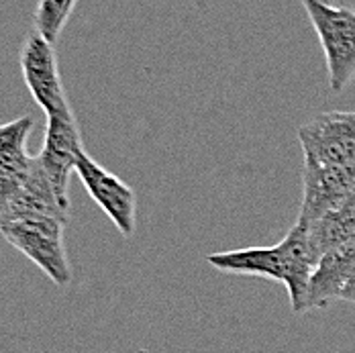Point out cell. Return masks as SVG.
I'll list each match as a JSON object with an SVG mask.
<instances>
[{
	"mask_svg": "<svg viewBox=\"0 0 355 353\" xmlns=\"http://www.w3.org/2000/svg\"><path fill=\"white\" fill-rule=\"evenodd\" d=\"M341 300H347V302H354L355 304V272L352 274V278L347 280L343 292H341Z\"/></svg>",
	"mask_w": 355,
	"mask_h": 353,
	"instance_id": "14",
	"label": "cell"
},
{
	"mask_svg": "<svg viewBox=\"0 0 355 353\" xmlns=\"http://www.w3.org/2000/svg\"><path fill=\"white\" fill-rule=\"evenodd\" d=\"M300 223V221H298ZM309 239L313 243V248L317 249L320 257L329 251V249L337 248L349 239L355 237V192L343 200L337 209L324 212L322 216L311 221V223H302Z\"/></svg>",
	"mask_w": 355,
	"mask_h": 353,
	"instance_id": "12",
	"label": "cell"
},
{
	"mask_svg": "<svg viewBox=\"0 0 355 353\" xmlns=\"http://www.w3.org/2000/svg\"><path fill=\"white\" fill-rule=\"evenodd\" d=\"M355 192V174L339 168L324 166L313 160H304L302 166V203L298 218L300 223H311L324 212L337 209Z\"/></svg>",
	"mask_w": 355,
	"mask_h": 353,
	"instance_id": "8",
	"label": "cell"
},
{
	"mask_svg": "<svg viewBox=\"0 0 355 353\" xmlns=\"http://www.w3.org/2000/svg\"><path fill=\"white\" fill-rule=\"evenodd\" d=\"M71 207L64 205L60 196L55 194L49 178L45 170L39 164V157H33V168L25 184L19 188L6 211L0 214V225L19 221V218H31V216H49V218H60L64 223L70 221Z\"/></svg>",
	"mask_w": 355,
	"mask_h": 353,
	"instance_id": "11",
	"label": "cell"
},
{
	"mask_svg": "<svg viewBox=\"0 0 355 353\" xmlns=\"http://www.w3.org/2000/svg\"><path fill=\"white\" fill-rule=\"evenodd\" d=\"M80 182L88 190L90 198L103 209L121 235L131 237L135 233V212H137V196L129 184L114 174L105 170L94 157L88 155L86 149L78 153L76 168Z\"/></svg>",
	"mask_w": 355,
	"mask_h": 353,
	"instance_id": "7",
	"label": "cell"
},
{
	"mask_svg": "<svg viewBox=\"0 0 355 353\" xmlns=\"http://www.w3.org/2000/svg\"><path fill=\"white\" fill-rule=\"evenodd\" d=\"M19 64L27 90L45 114L70 108L71 105L60 74L55 45L39 35L35 29L25 35Z\"/></svg>",
	"mask_w": 355,
	"mask_h": 353,
	"instance_id": "5",
	"label": "cell"
},
{
	"mask_svg": "<svg viewBox=\"0 0 355 353\" xmlns=\"http://www.w3.org/2000/svg\"><path fill=\"white\" fill-rule=\"evenodd\" d=\"M327 2H331V0H327Z\"/></svg>",
	"mask_w": 355,
	"mask_h": 353,
	"instance_id": "15",
	"label": "cell"
},
{
	"mask_svg": "<svg viewBox=\"0 0 355 353\" xmlns=\"http://www.w3.org/2000/svg\"><path fill=\"white\" fill-rule=\"evenodd\" d=\"M327 60L329 86L343 92L355 80V12L327 0H300Z\"/></svg>",
	"mask_w": 355,
	"mask_h": 353,
	"instance_id": "2",
	"label": "cell"
},
{
	"mask_svg": "<svg viewBox=\"0 0 355 353\" xmlns=\"http://www.w3.org/2000/svg\"><path fill=\"white\" fill-rule=\"evenodd\" d=\"M35 119L29 114L0 125V214L6 211L33 168L35 155L27 151Z\"/></svg>",
	"mask_w": 355,
	"mask_h": 353,
	"instance_id": "9",
	"label": "cell"
},
{
	"mask_svg": "<svg viewBox=\"0 0 355 353\" xmlns=\"http://www.w3.org/2000/svg\"><path fill=\"white\" fill-rule=\"evenodd\" d=\"M355 272V237L329 249L319 259L311 274L302 313L324 309L335 300H341V292Z\"/></svg>",
	"mask_w": 355,
	"mask_h": 353,
	"instance_id": "10",
	"label": "cell"
},
{
	"mask_svg": "<svg viewBox=\"0 0 355 353\" xmlns=\"http://www.w3.org/2000/svg\"><path fill=\"white\" fill-rule=\"evenodd\" d=\"M64 227L66 223L60 218L31 216L2 223L0 233L12 248L47 274L55 286H66L71 280V270L64 246Z\"/></svg>",
	"mask_w": 355,
	"mask_h": 353,
	"instance_id": "3",
	"label": "cell"
},
{
	"mask_svg": "<svg viewBox=\"0 0 355 353\" xmlns=\"http://www.w3.org/2000/svg\"><path fill=\"white\" fill-rule=\"evenodd\" d=\"M76 4L78 0H39L33 12V29L55 45Z\"/></svg>",
	"mask_w": 355,
	"mask_h": 353,
	"instance_id": "13",
	"label": "cell"
},
{
	"mask_svg": "<svg viewBox=\"0 0 355 353\" xmlns=\"http://www.w3.org/2000/svg\"><path fill=\"white\" fill-rule=\"evenodd\" d=\"M304 160L339 166L355 174V112L331 110L317 114L298 129Z\"/></svg>",
	"mask_w": 355,
	"mask_h": 353,
	"instance_id": "4",
	"label": "cell"
},
{
	"mask_svg": "<svg viewBox=\"0 0 355 353\" xmlns=\"http://www.w3.org/2000/svg\"><path fill=\"white\" fill-rule=\"evenodd\" d=\"M320 255L313 248L302 223H294L284 239L274 248H249L213 253L207 261L220 272L263 276L268 280L282 282L290 294L294 313H302L306 288Z\"/></svg>",
	"mask_w": 355,
	"mask_h": 353,
	"instance_id": "1",
	"label": "cell"
},
{
	"mask_svg": "<svg viewBox=\"0 0 355 353\" xmlns=\"http://www.w3.org/2000/svg\"><path fill=\"white\" fill-rule=\"evenodd\" d=\"M84 149L82 135H80V125L73 114V108H66L60 112L47 114V125H45V137L39 157L41 168L49 178L55 194L64 205L70 207V178L78 153Z\"/></svg>",
	"mask_w": 355,
	"mask_h": 353,
	"instance_id": "6",
	"label": "cell"
}]
</instances>
